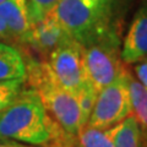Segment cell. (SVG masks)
<instances>
[{
  "mask_svg": "<svg viewBox=\"0 0 147 147\" xmlns=\"http://www.w3.org/2000/svg\"><path fill=\"white\" fill-rule=\"evenodd\" d=\"M126 80L130 92L131 115L136 119L147 145V90L129 70L126 71Z\"/></svg>",
  "mask_w": 147,
  "mask_h": 147,
  "instance_id": "11",
  "label": "cell"
},
{
  "mask_svg": "<svg viewBox=\"0 0 147 147\" xmlns=\"http://www.w3.org/2000/svg\"><path fill=\"white\" fill-rule=\"evenodd\" d=\"M0 18L5 22L12 39L27 44L32 30L27 0H5L0 4Z\"/></svg>",
  "mask_w": 147,
  "mask_h": 147,
  "instance_id": "9",
  "label": "cell"
},
{
  "mask_svg": "<svg viewBox=\"0 0 147 147\" xmlns=\"http://www.w3.org/2000/svg\"><path fill=\"white\" fill-rule=\"evenodd\" d=\"M147 59V1L139 7L121 45L124 64H135Z\"/></svg>",
  "mask_w": 147,
  "mask_h": 147,
  "instance_id": "7",
  "label": "cell"
},
{
  "mask_svg": "<svg viewBox=\"0 0 147 147\" xmlns=\"http://www.w3.org/2000/svg\"><path fill=\"white\" fill-rule=\"evenodd\" d=\"M0 38H5V39H11L12 38L10 32H9V30H7L6 25H5V22H4L1 18H0Z\"/></svg>",
  "mask_w": 147,
  "mask_h": 147,
  "instance_id": "20",
  "label": "cell"
},
{
  "mask_svg": "<svg viewBox=\"0 0 147 147\" xmlns=\"http://www.w3.org/2000/svg\"><path fill=\"white\" fill-rule=\"evenodd\" d=\"M112 7L87 0H59L50 12L71 39L86 47L113 31Z\"/></svg>",
  "mask_w": 147,
  "mask_h": 147,
  "instance_id": "3",
  "label": "cell"
},
{
  "mask_svg": "<svg viewBox=\"0 0 147 147\" xmlns=\"http://www.w3.org/2000/svg\"><path fill=\"white\" fill-rule=\"evenodd\" d=\"M25 80L0 81V110L6 108L24 90Z\"/></svg>",
  "mask_w": 147,
  "mask_h": 147,
  "instance_id": "16",
  "label": "cell"
},
{
  "mask_svg": "<svg viewBox=\"0 0 147 147\" xmlns=\"http://www.w3.org/2000/svg\"><path fill=\"white\" fill-rule=\"evenodd\" d=\"M4 1H5V0H0V4H3Z\"/></svg>",
  "mask_w": 147,
  "mask_h": 147,
  "instance_id": "22",
  "label": "cell"
},
{
  "mask_svg": "<svg viewBox=\"0 0 147 147\" xmlns=\"http://www.w3.org/2000/svg\"><path fill=\"white\" fill-rule=\"evenodd\" d=\"M47 63L55 80L76 96L86 82L84 47L69 38L49 54Z\"/></svg>",
  "mask_w": 147,
  "mask_h": 147,
  "instance_id": "6",
  "label": "cell"
},
{
  "mask_svg": "<svg viewBox=\"0 0 147 147\" xmlns=\"http://www.w3.org/2000/svg\"><path fill=\"white\" fill-rule=\"evenodd\" d=\"M59 0H27L31 25L34 26L42 21L58 4Z\"/></svg>",
  "mask_w": 147,
  "mask_h": 147,
  "instance_id": "15",
  "label": "cell"
},
{
  "mask_svg": "<svg viewBox=\"0 0 147 147\" xmlns=\"http://www.w3.org/2000/svg\"><path fill=\"white\" fill-rule=\"evenodd\" d=\"M114 147H147L136 119L130 114L113 126Z\"/></svg>",
  "mask_w": 147,
  "mask_h": 147,
  "instance_id": "12",
  "label": "cell"
},
{
  "mask_svg": "<svg viewBox=\"0 0 147 147\" xmlns=\"http://www.w3.org/2000/svg\"><path fill=\"white\" fill-rule=\"evenodd\" d=\"M126 71L110 85L102 88L96 99L87 124L98 129H109L131 114V100Z\"/></svg>",
  "mask_w": 147,
  "mask_h": 147,
  "instance_id": "5",
  "label": "cell"
},
{
  "mask_svg": "<svg viewBox=\"0 0 147 147\" xmlns=\"http://www.w3.org/2000/svg\"><path fill=\"white\" fill-rule=\"evenodd\" d=\"M0 147H32V146L20 144V142H16V141L3 140V141H0Z\"/></svg>",
  "mask_w": 147,
  "mask_h": 147,
  "instance_id": "19",
  "label": "cell"
},
{
  "mask_svg": "<svg viewBox=\"0 0 147 147\" xmlns=\"http://www.w3.org/2000/svg\"><path fill=\"white\" fill-rule=\"evenodd\" d=\"M80 147H114V130L98 129L88 124L82 126L76 135Z\"/></svg>",
  "mask_w": 147,
  "mask_h": 147,
  "instance_id": "13",
  "label": "cell"
},
{
  "mask_svg": "<svg viewBox=\"0 0 147 147\" xmlns=\"http://www.w3.org/2000/svg\"><path fill=\"white\" fill-rule=\"evenodd\" d=\"M26 60L16 48L0 42V81L26 80Z\"/></svg>",
  "mask_w": 147,
  "mask_h": 147,
  "instance_id": "10",
  "label": "cell"
},
{
  "mask_svg": "<svg viewBox=\"0 0 147 147\" xmlns=\"http://www.w3.org/2000/svg\"><path fill=\"white\" fill-rule=\"evenodd\" d=\"M27 76L44 105L49 117L67 135L76 136L85 125L76 96L59 84L53 76L48 63L27 61Z\"/></svg>",
  "mask_w": 147,
  "mask_h": 147,
  "instance_id": "2",
  "label": "cell"
},
{
  "mask_svg": "<svg viewBox=\"0 0 147 147\" xmlns=\"http://www.w3.org/2000/svg\"><path fill=\"white\" fill-rule=\"evenodd\" d=\"M87 1L98 4V5H105V6H113L114 0H87Z\"/></svg>",
  "mask_w": 147,
  "mask_h": 147,
  "instance_id": "21",
  "label": "cell"
},
{
  "mask_svg": "<svg viewBox=\"0 0 147 147\" xmlns=\"http://www.w3.org/2000/svg\"><path fill=\"white\" fill-rule=\"evenodd\" d=\"M134 72L137 81L147 90V59H144V60H141L139 63H135Z\"/></svg>",
  "mask_w": 147,
  "mask_h": 147,
  "instance_id": "18",
  "label": "cell"
},
{
  "mask_svg": "<svg viewBox=\"0 0 147 147\" xmlns=\"http://www.w3.org/2000/svg\"><path fill=\"white\" fill-rule=\"evenodd\" d=\"M61 131L33 88H24L6 108L0 110V140L45 146Z\"/></svg>",
  "mask_w": 147,
  "mask_h": 147,
  "instance_id": "1",
  "label": "cell"
},
{
  "mask_svg": "<svg viewBox=\"0 0 147 147\" xmlns=\"http://www.w3.org/2000/svg\"><path fill=\"white\" fill-rule=\"evenodd\" d=\"M69 38L70 37L64 31L61 25L58 22L53 13L49 12L42 21L32 26L27 44L48 58L49 54L58 45H60Z\"/></svg>",
  "mask_w": 147,
  "mask_h": 147,
  "instance_id": "8",
  "label": "cell"
},
{
  "mask_svg": "<svg viewBox=\"0 0 147 147\" xmlns=\"http://www.w3.org/2000/svg\"><path fill=\"white\" fill-rule=\"evenodd\" d=\"M97 94H98V92L94 90V87L87 80L84 84V86L80 88V91L76 93V98H77V102H79V105H80L82 120H84L85 125L87 124V121H88L90 115H91L92 110H93L96 99H97Z\"/></svg>",
  "mask_w": 147,
  "mask_h": 147,
  "instance_id": "14",
  "label": "cell"
},
{
  "mask_svg": "<svg viewBox=\"0 0 147 147\" xmlns=\"http://www.w3.org/2000/svg\"><path fill=\"white\" fill-rule=\"evenodd\" d=\"M44 147H80V145L76 140V136L67 135L66 132L61 131Z\"/></svg>",
  "mask_w": 147,
  "mask_h": 147,
  "instance_id": "17",
  "label": "cell"
},
{
  "mask_svg": "<svg viewBox=\"0 0 147 147\" xmlns=\"http://www.w3.org/2000/svg\"><path fill=\"white\" fill-rule=\"evenodd\" d=\"M86 80L99 92L126 70L121 60V48L115 31L84 47Z\"/></svg>",
  "mask_w": 147,
  "mask_h": 147,
  "instance_id": "4",
  "label": "cell"
}]
</instances>
